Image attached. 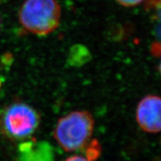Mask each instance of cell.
<instances>
[{
    "mask_svg": "<svg viewBox=\"0 0 161 161\" xmlns=\"http://www.w3.org/2000/svg\"><path fill=\"white\" fill-rule=\"evenodd\" d=\"M60 8L56 0H25L19 10V19L26 31L46 35L57 29Z\"/></svg>",
    "mask_w": 161,
    "mask_h": 161,
    "instance_id": "obj_2",
    "label": "cell"
},
{
    "mask_svg": "<svg viewBox=\"0 0 161 161\" xmlns=\"http://www.w3.org/2000/svg\"><path fill=\"white\" fill-rule=\"evenodd\" d=\"M136 119L141 129L148 133L161 131V97L149 95L142 98L136 110Z\"/></svg>",
    "mask_w": 161,
    "mask_h": 161,
    "instance_id": "obj_4",
    "label": "cell"
},
{
    "mask_svg": "<svg viewBox=\"0 0 161 161\" xmlns=\"http://www.w3.org/2000/svg\"><path fill=\"white\" fill-rule=\"evenodd\" d=\"M2 84H3V80H2V78H0V88H1Z\"/></svg>",
    "mask_w": 161,
    "mask_h": 161,
    "instance_id": "obj_11",
    "label": "cell"
},
{
    "mask_svg": "<svg viewBox=\"0 0 161 161\" xmlns=\"http://www.w3.org/2000/svg\"><path fill=\"white\" fill-rule=\"evenodd\" d=\"M154 31L155 35L159 42L161 43V1L158 8V11L156 14L155 25H154Z\"/></svg>",
    "mask_w": 161,
    "mask_h": 161,
    "instance_id": "obj_7",
    "label": "cell"
},
{
    "mask_svg": "<svg viewBox=\"0 0 161 161\" xmlns=\"http://www.w3.org/2000/svg\"><path fill=\"white\" fill-rule=\"evenodd\" d=\"M120 5L125 6V7H132V6L137 5L142 3L143 0H116Z\"/></svg>",
    "mask_w": 161,
    "mask_h": 161,
    "instance_id": "obj_8",
    "label": "cell"
},
{
    "mask_svg": "<svg viewBox=\"0 0 161 161\" xmlns=\"http://www.w3.org/2000/svg\"><path fill=\"white\" fill-rule=\"evenodd\" d=\"M64 161H90L86 158L80 155H72L68 157Z\"/></svg>",
    "mask_w": 161,
    "mask_h": 161,
    "instance_id": "obj_9",
    "label": "cell"
},
{
    "mask_svg": "<svg viewBox=\"0 0 161 161\" xmlns=\"http://www.w3.org/2000/svg\"><path fill=\"white\" fill-rule=\"evenodd\" d=\"M159 71H160V74H161V61H160V65H159Z\"/></svg>",
    "mask_w": 161,
    "mask_h": 161,
    "instance_id": "obj_10",
    "label": "cell"
},
{
    "mask_svg": "<svg viewBox=\"0 0 161 161\" xmlns=\"http://www.w3.org/2000/svg\"><path fill=\"white\" fill-rule=\"evenodd\" d=\"M86 158L90 161H93L99 157L101 154V146L99 142L96 140H90L85 147Z\"/></svg>",
    "mask_w": 161,
    "mask_h": 161,
    "instance_id": "obj_6",
    "label": "cell"
},
{
    "mask_svg": "<svg viewBox=\"0 0 161 161\" xmlns=\"http://www.w3.org/2000/svg\"><path fill=\"white\" fill-rule=\"evenodd\" d=\"M94 125V119L90 112H70L58 119L53 131L54 138L66 152L80 151L91 140Z\"/></svg>",
    "mask_w": 161,
    "mask_h": 161,
    "instance_id": "obj_1",
    "label": "cell"
},
{
    "mask_svg": "<svg viewBox=\"0 0 161 161\" xmlns=\"http://www.w3.org/2000/svg\"><path fill=\"white\" fill-rule=\"evenodd\" d=\"M38 112L29 104L17 102L10 105L3 116L4 129L8 136L16 140L29 137L40 125Z\"/></svg>",
    "mask_w": 161,
    "mask_h": 161,
    "instance_id": "obj_3",
    "label": "cell"
},
{
    "mask_svg": "<svg viewBox=\"0 0 161 161\" xmlns=\"http://www.w3.org/2000/svg\"><path fill=\"white\" fill-rule=\"evenodd\" d=\"M0 28H1V19H0Z\"/></svg>",
    "mask_w": 161,
    "mask_h": 161,
    "instance_id": "obj_12",
    "label": "cell"
},
{
    "mask_svg": "<svg viewBox=\"0 0 161 161\" xmlns=\"http://www.w3.org/2000/svg\"><path fill=\"white\" fill-rule=\"evenodd\" d=\"M35 146L32 142H25L19 146L20 155L17 161H53V156L48 155L49 152L42 155L43 152L49 149L48 145L38 142Z\"/></svg>",
    "mask_w": 161,
    "mask_h": 161,
    "instance_id": "obj_5",
    "label": "cell"
}]
</instances>
